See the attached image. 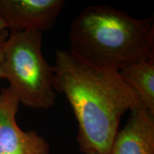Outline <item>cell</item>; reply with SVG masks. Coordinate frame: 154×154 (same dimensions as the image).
Wrapping results in <instances>:
<instances>
[{
    "label": "cell",
    "instance_id": "obj_5",
    "mask_svg": "<svg viewBox=\"0 0 154 154\" xmlns=\"http://www.w3.org/2000/svg\"><path fill=\"white\" fill-rule=\"evenodd\" d=\"M64 0H0V17L10 32L43 33L55 26Z\"/></svg>",
    "mask_w": 154,
    "mask_h": 154
},
{
    "label": "cell",
    "instance_id": "obj_9",
    "mask_svg": "<svg viewBox=\"0 0 154 154\" xmlns=\"http://www.w3.org/2000/svg\"><path fill=\"white\" fill-rule=\"evenodd\" d=\"M2 45H0V79H4L3 74V61H4V55L2 51Z\"/></svg>",
    "mask_w": 154,
    "mask_h": 154
},
{
    "label": "cell",
    "instance_id": "obj_3",
    "mask_svg": "<svg viewBox=\"0 0 154 154\" xmlns=\"http://www.w3.org/2000/svg\"><path fill=\"white\" fill-rule=\"evenodd\" d=\"M42 34L10 32L2 45L4 79L19 103L47 110L55 105L54 68L42 53Z\"/></svg>",
    "mask_w": 154,
    "mask_h": 154
},
{
    "label": "cell",
    "instance_id": "obj_7",
    "mask_svg": "<svg viewBox=\"0 0 154 154\" xmlns=\"http://www.w3.org/2000/svg\"><path fill=\"white\" fill-rule=\"evenodd\" d=\"M118 72L136 94L140 104L154 114V57L135 61Z\"/></svg>",
    "mask_w": 154,
    "mask_h": 154
},
{
    "label": "cell",
    "instance_id": "obj_6",
    "mask_svg": "<svg viewBox=\"0 0 154 154\" xmlns=\"http://www.w3.org/2000/svg\"><path fill=\"white\" fill-rule=\"evenodd\" d=\"M109 154H154V114L140 104L133 108Z\"/></svg>",
    "mask_w": 154,
    "mask_h": 154
},
{
    "label": "cell",
    "instance_id": "obj_4",
    "mask_svg": "<svg viewBox=\"0 0 154 154\" xmlns=\"http://www.w3.org/2000/svg\"><path fill=\"white\" fill-rule=\"evenodd\" d=\"M19 100L8 86L0 88V154H49L50 146L36 130L17 124Z\"/></svg>",
    "mask_w": 154,
    "mask_h": 154
},
{
    "label": "cell",
    "instance_id": "obj_1",
    "mask_svg": "<svg viewBox=\"0 0 154 154\" xmlns=\"http://www.w3.org/2000/svg\"><path fill=\"white\" fill-rule=\"evenodd\" d=\"M54 87L63 94L78 124L76 140L84 154H109L121 117L140 104L116 71L97 68L69 50L55 53Z\"/></svg>",
    "mask_w": 154,
    "mask_h": 154
},
{
    "label": "cell",
    "instance_id": "obj_10",
    "mask_svg": "<svg viewBox=\"0 0 154 154\" xmlns=\"http://www.w3.org/2000/svg\"><path fill=\"white\" fill-rule=\"evenodd\" d=\"M88 154H96V153H88Z\"/></svg>",
    "mask_w": 154,
    "mask_h": 154
},
{
    "label": "cell",
    "instance_id": "obj_8",
    "mask_svg": "<svg viewBox=\"0 0 154 154\" xmlns=\"http://www.w3.org/2000/svg\"><path fill=\"white\" fill-rule=\"evenodd\" d=\"M7 31L8 29H7L5 22L0 17V45H2L7 38V36H8Z\"/></svg>",
    "mask_w": 154,
    "mask_h": 154
},
{
    "label": "cell",
    "instance_id": "obj_2",
    "mask_svg": "<svg viewBox=\"0 0 154 154\" xmlns=\"http://www.w3.org/2000/svg\"><path fill=\"white\" fill-rule=\"evenodd\" d=\"M69 42V52L82 61L119 72L154 57L153 17L136 19L109 5L90 6L72 21Z\"/></svg>",
    "mask_w": 154,
    "mask_h": 154
}]
</instances>
